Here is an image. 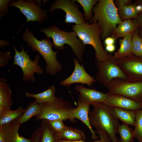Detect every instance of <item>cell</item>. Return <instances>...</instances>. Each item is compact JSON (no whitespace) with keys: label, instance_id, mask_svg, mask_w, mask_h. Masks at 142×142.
I'll list each match as a JSON object with an SVG mask.
<instances>
[{"label":"cell","instance_id":"obj_41","mask_svg":"<svg viewBox=\"0 0 142 142\" xmlns=\"http://www.w3.org/2000/svg\"><path fill=\"white\" fill-rule=\"evenodd\" d=\"M105 49L108 52H112L115 50V47L114 44L106 45L105 47Z\"/></svg>","mask_w":142,"mask_h":142},{"label":"cell","instance_id":"obj_44","mask_svg":"<svg viewBox=\"0 0 142 142\" xmlns=\"http://www.w3.org/2000/svg\"><path fill=\"white\" fill-rule=\"evenodd\" d=\"M135 10L137 13L142 11V5L141 4H136Z\"/></svg>","mask_w":142,"mask_h":142},{"label":"cell","instance_id":"obj_10","mask_svg":"<svg viewBox=\"0 0 142 142\" xmlns=\"http://www.w3.org/2000/svg\"><path fill=\"white\" fill-rule=\"evenodd\" d=\"M106 88L109 93L119 94L142 103V81L114 79Z\"/></svg>","mask_w":142,"mask_h":142},{"label":"cell","instance_id":"obj_17","mask_svg":"<svg viewBox=\"0 0 142 142\" xmlns=\"http://www.w3.org/2000/svg\"><path fill=\"white\" fill-rule=\"evenodd\" d=\"M22 124L17 119L0 126L4 134L5 142H31V138L27 139L19 135L18 130Z\"/></svg>","mask_w":142,"mask_h":142},{"label":"cell","instance_id":"obj_29","mask_svg":"<svg viewBox=\"0 0 142 142\" xmlns=\"http://www.w3.org/2000/svg\"><path fill=\"white\" fill-rule=\"evenodd\" d=\"M75 1L79 3L82 7L84 11V17L85 21H90L93 17L92 13L93 7L98 2V0H75Z\"/></svg>","mask_w":142,"mask_h":142},{"label":"cell","instance_id":"obj_31","mask_svg":"<svg viewBox=\"0 0 142 142\" xmlns=\"http://www.w3.org/2000/svg\"><path fill=\"white\" fill-rule=\"evenodd\" d=\"M135 121V137L139 142H142V109L136 113Z\"/></svg>","mask_w":142,"mask_h":142},{"label":"cell","instance_id":"obj_30","mask_svg":"<svg viewBox=\"0 0 142 142\" xmlns=\"http://www.w3.org/2000/svg\"><path fill=\"white\" fill-rule=\"evenodd\" d=\"M131 41L133 55L142 57V39L139 35L137 29L133 34Z\"/></svg>","mask_w":142,"mask_h":142},{"label":"cell","instance_id":"obj_15","mask_svg":"<svg viewBox=\"0 0 142 142\" xmlns=\"http://www.w3.org/2000/svg\"><path fill=\"white\" fill-rule=\"evenodd\" d=\"M77 107L74 108L73 112V118L78 119L81 121L89 129L92 135L91 138L95 141L97 140L98 137L95 131L92 129L89 121V112L90 105L81 98H79L77 103Z\"/></svg>","mask_w":142,"mask_h":142},{"label":"cell","instance_id":"obj_39","mask_svg":"<svg viewBox=\"0 0 142 142\" xmlns=\"http://www.w3.org/2000/svg\"><path fill=\"white\" fill-rule=\"evenodd\" d=\"M115 40L116 39L112 37H108L105 39L104 43L106 45L114 44Z\"/></svg>","mask_w":142,"mask_h":142},{"label":"cell","instance_id":"obj_3","mask_svg":"<svg viewBox=\"0 0 142 142\" xmlns=\"http://www.w3.org/2000/svg\"><path fill=\"white\" fill-rule=\"evenodd\" d=\"M93 109L89 112L90 123L96 130L106 132L112 142H118L116 135L119 125L118 119L113 115L111 107L104 103H96L92 105Z\"/></svg>","mask_w":142,"mask_h":142},{"label":"cell","instance_id":"obj_26","mask_svg":"<svg viewBox=\"0 0 142 142\" xmlns=\"http://www.w3.org/2000/svg\"><path fill=\"white\" fill-rule=\"evenodd\" d=\"M42 105L38 103L35 100L32 101L29 104L24 113L17 119L18 121L22 124L33 116L39 115L41 112Z\"/></svg>","mask_w":142,"mask_h":142},{"label":"cell","instance_id":"obj_8","mask_svg":"<svg viewBox=\"0 0 142 142\" xmlns=\"http://www.w3.org/2000/svg\"><path fill=\"white\" fill-rule=\"evenodd\" d=\"M47 1L33 0H18L11 1L8 3L9 6H13L18 8L19 12L26 17L27 20L24 25L29 21H37L43 24L48 20L47 10L42 9L40 6Z\"/></svg>","mask_w":142,"mask_h":142},{"label":"cell","instance_id":"obj_13","mask_svg":"<svg viewBox=\"0 0 142 142\" xmlns=\"http://www.w3.org/2000/svg\"><path fill=\"white\" fill-rule=\"evenodd\" d=\"M73 60L74 67L73 73L68 78L60 81V84L69 87L72 84L79 83L91 86L96 81L95 79L87 73L83 65L80 64L77 59L74 58Z\"/></svg>","mask_w":142,"mask_h":142},{"label":"cell","instance_id":"obj_25","mask_svg":"<svg viewBox=\"0 0 142 142\" xmlns=\"http://www.w3.org/2000/svg\"><path fill=\"white\" fill-rule=\"evenodd\" d=\"M60 139L70 141L78 140L85 141L86 136L82 130L68 126L59 135Z\"/></svg>","mask_w":142,"mask_h":142},{"label":"cell","instance_id":"obj_11","mask_svg":"<svg viewBox=\"0 0 142 142\" xmlns=\"http://www.w3.org/2000/svg\"><path fill=\"white\" fill-rule=\"evenodd\" d=\"M115 60L126 76L127 81H142V57L134 55L115 59Z\"/></svg>","mask_w":142,"mask_h":142},{"label":"cell","instance_id":"obj_1","mask_svg":"<svg viewBox=\"0 0 142 142\" xmlns=\"http://www.w3.org/2000/svg\"><path fill=\"white\" fill-rule=\"evenodd\" d=\"M96 4L93 9L94 15L89 23L98 22L102 31L101 38L103 39L111 35L122 19L113 0H99Z\"/></svg>","mask_w":142,"mask_h":142},{"label":"cell","instance_id":"obj_18","mask_svg":"<svg viewBox=\"0 0 142 142\" xmlns=\"http://www.w3.org/2000/svg\"><path fill=\"white\" fill-rule=\"evenodd\" d=\"M138 27L133 20L131 19L122 21L113 30L112 37L116 40L118 38L130 34H133L136 30Z\"/></svg>","mask_w":142,"mask_h":142},{"label":"cell","instance_id":"obj_34","mask_svg":"<svg viewBox=\"0 0 142 142\" xmlns=\"http://www.w3.org/2000/svg\"><path fill=\"white\" fill-rule=\"evenodd\" d=\"M10 0H0V19L2 16H4L8 12V5L9 2H10Z\"/></svg>","mask_w":142,"mask_h":142},{"label":"cell","instance_id":"obj_28","mask_svg":"<svg viewBox=\"0 0 142 142\" xmlns=\"http://www.w3.org/2000/svg\"><path fill=\"white\" fill-rule=\"evenodd\" d=\"M129 125L123 124L119 125L118 133L121 142H134L135 138L134 130Z\"/></svg>","mask_w":142,"mask_h":142},{"label":"cell","instance_id":"obj_12","mask_svg":"<svg viewBox=\"0 0 142 142\" xmlns=\"http://www.w3.org/2000/svg\"><path fill=\"white\" fill-rule=\"evenodd\" d=\"M75 0H56L51 5L49 12H52L57 9L64 11L66 13V23H74L75 25L85 22L84 14L78 9Z\"/></svg>","mask_w":142,"mask_h":142},{"label":"cell","instance_id":"obj_22","mask_svg":"<svg viewBox=\"0 0 142 142\" xmlns=\"http://www.w3.org/2000/svg\"><path fill=\"white\" fill-rule=\"evenodd\" d=\"M55 87L51 85L45 90L40 93L34 94L26 92L25 95L29 98H33L35 99L36 102L39 104H42L44 103L53 101L57 97L55 95Z\"/></svg>","mask_w":142,"mask_h":142},{"label":"cell","instance_id":"obj_24","mask_svg":"<svg viewBox=\"0 0 142 142\" xmlns=\"http://www.w3.org/2000/svg\"><path fill=\"white\" fill-rule=\"evenodd\" d=\"M26 109L21 106L15 110L5 109L0 107V126L15 120L21 116L24 112Z\"/></svg>","mask_w":142,"mask_h":142},{"label":"cell","instance_id":"obj_42","mask_svg":"<svg viewBox=\"0 0 142 142\" xmlns=\"http://www.w3.org/2000/svg\"><path fill=\"white\" fill-rule=\"evenodd\" d=\"M58 142H102V141L100 139L98 140H95L93 141L90 142L85 141L83 140H78L73 141H70L60 139L59 140Z\"/></svg>","mask_w":142,"mask_h":142},{"label":"cell","instance_id":"obj_27","mask_svg":"<svg viewBox=\"0 0 142 142\" xmlns=\"http://www.w3.org/2000/svg\"><path fill=\"white\" fill-rule=\"evenodd\" d=\"M136 5L134 3L130 5H123L118 6V12L121 19L125 20L135 18L138 13L135 10Z\"/></svg>","mask_w":142,"mask_h":142},{"label":"cell","instance_id":"obj_16","mask_svg":"<svg viewBox=\"0 0 142 142\" xmlns=\"http://www.w3.org/2000/svg\"><path fill=\"white\" fill-rule=\"evenodd\" d=\"M75 89L79 93V98L90 105L96 103H105L108 97V93L97 90L94 88H86L82 84H77Z\"/></svg>","mask_w":142,"mask_h":142},{"label":"cell","instance_id":"obj_33","mask_svg":"<svg viewBox=\"0 0 142 142\" xmlns=\"http://www.w3.org/2000/svg\"><path fill=\"white\" fill-rule=\"evenodd\" d=\"M9 51L0 52V67L6 66L8 64V61L12 58Z\"/></svg>","mask_w":142,"mask_h":142},{"label":"cell","instance_id":"obj_43","mask_svg":"<svg viewBox=\"0 0 142 142\" xmlns=\"http://www.w3.org/2000/svg\"><path fill=\"white\" fill-rule=\"evenodd\" d=\"M0 142H5L4 134L2 129L0 128Z\"/></svg>","mask_w":142,"mask_h":142},{"label":"cell","instance_id":"obj_20","mask_svg":"<svg viewBox=\"0 0 142 142\" xmlns=\"http://www.w3.org/2000/svg\"><path fill=\"white\" fill-rule=\"evenodd\" d=\"M5 77L0 78V107L10 109L12 105V91Z\"/></svg>","mask_w":142,"mask_h":142},{"label":"cell","instance_id":"obj_38","mask_svg":"<svg viewBox=\"0 0 142 142\" xmlns=\"http://www.w3.org/2000/svg\"><path fill=\"white\" fill-rule=\"evenodd\" d=\"M118 6L123 5H130L132 4L131 3V1L130 0H118L116 1Z\"/></svg>","mask_w":142,"mask_h":142},{"label":"cell","instance_id":"obj_19","mask_svg":"<svg viewBox=\"0 0 142 142\" xmlns=\"http://www.w3.org/2000/svg\"><path fill=\"white\" fill-rule=\"evenodd\" d=\"M39 128V142H58L59 134L45 120L41 121Z\"/></svg>","mask_w":142,"mask_h":142},{"label":"cell","instance_id":"obj_4","mask_svg":"<svg viewBox=\"0 0 142 142\" xmlns=\"http://www.w3.org/2000/svg\"><path fill=\"white\" fill-rule=\"evenodd\" d=\"M72 29L85 45L89 44L93 46L95 51L96 61H103L113 57L104 48L100 40L102 31L97 22L89 24L85 22L73 25Z\"/></svg>","mask_w":142,"mask_h":142},{"label":"cell","instance_id":"obj_14","mask_svg":"<svg viewBox=\"0 0 142 142\" xmlns=\"http://www.w3.org/2000/svg\"><path fill=\"white\" fill-rule=\"evenodd\" d=\"M111 107H117L134 111L136 113L141 110L142 103L122 96L108 93L105 103Z\"/></svg>","mask_w":142,"mask_h":142},{"label":"cell","instance_id":"obj_23","mask_svg":"<svg viewBox=\"0 0 142 142\" xmlns=\"http://www.w3.org/2000/svg\"><path fill=\"white\" fill-rule=\"evenodd\" d=\"M133 34H128L119 40L120 47L114 54V59H119L134 55L132 51L131 38Z\"/></svg>","mask_w":142,"mask_h":142},{"label":"cell","instance_id":"obj_9","mask_svg":"<svg viewBox=\"0 0 142 142\" xmlns=\"http://www.w3.org/2000/svg\"><path fill=\"white\" fill-rule=\"evenodd\" d=\"M98 68L95 80L106 88L114 79L127 80L125 75L113 57L95 62Z\"/></svg>","mask_w":142,"mask_h":142},{"label":"cell","instance_id":"obj_37","mask_svg":"<svg viewBox=\"0 0 142 142\" xmlns=\"http://www.w3.org/2000/svg\"><path fill=\"white\" fill-rule=\"evenodd\" d=\"M133 20L139 27L142 28V11L139 13L136 17Z\"/></svg>","mask_w":142,"mask_h":142},{"label":"cell","instance_id":"obj_46","mask_svg":"<svg viewBox=\"0 0 142 142\" xmlns=\"http://www.w3.org/2000/svg\"><path fill=\"white\" fill-rule=\"evenodd\" d=\"M118 142H121L120 140H119Z\"/></svg>","mask_w":142,"mask_h":142},{"label":"cell","instance_id":"obj_5","mask_svg":"<svg viewBox=\"0 0 142 142\" xmlns=\"http://www.w3.org/2000/svg\"><path fill=\"white\" fill-rule=\"evenodd\" d=\"M40 31L46 35L47 38H51L53 39V43L56 49L63 50L65 48V44L69 45L75 56L82 62L85 47L82 41L77 38V34L74 31L66 32L54 25L42 28Z\"/></svg>","mask_w":142,"mask_h":142},{"label":"cell","instance_id":"obj_21","mask_svg":"<svg viewBox=\"0 0 142 142\" xmlns=\"http://www.w3.org/2000/svg\"><path fill=\"white\" fill-rule=\"evenodd\" d=\"M111 110L114 116L121 120L123 124L128 125L135 126V112L115 107H111Z\"/></svg>","mask_w":142,"mask_h":142},{"label":"cell","instance_id":"obj_6","mask_svg":"<svg viewBox=\"0 0 142 142\" xmlns=\"http://www.w3.org/2000/svg\"><path fill=\"white\" fill-rule=\"evenodd\" d=\"M74 109L70 103L62 97H57L52 102L42 104L41 112L35 116V119L37 121L68 120L72 122H76L73 118Z\"/></svg>","mask_w":142,"mask_h":142},{"label":"cell","instance_id":"obj_47","mask_svg":"<svg viewBox=\"0 0 142 142\" xmlns=\"http://www.w3.org/2000/svg\"></svg>","mask_w":142,"mask_h":142},{"label":"cell","instance_id":"obj_7","mask_svg":"<svg viewBox=\"0 0 142 142\" xmlns=\"http://www.w3.org/2000/svg\"><path fill=\"white\" fill-rule=\"evenodd\" d=\"M12 46L15 52L13 64L17 65L21 69L23 75L22 80L24 81L29 80L32 82H34L35 79L34 73L42 75L44 72L43 69L38 64L40 60V56L37 55L34 60H32L27 51L24 50L22 45H21V50L20 52L17 50L14 45Z\"/></svg>","mask_w":142,"mask_h":142},{"label":"cell","instance_id":"obj_2","mask_svg":"<svg viewBox=\"0 0 142 142\" xmlns=\"http://www.w3.org/2000/svg\"><path fill=\"white\" fill-rule=\"evenodd\" d=\"M22 38L27 42V45L32 48L33 52H38L44 58L46 64L45 71L47 74L53 76L62 71V65L56 58L58 50L55 52L53 50V44L48 38L38 40L27 27Z\"/></svg>","mask_w":142,"mask_h":142},{"label":"cell","instance_id":"obj_35","mask_svg":"<svg viewBox=\"0 0 142 142\" xmlns=\"http://www.w3.org/2000/svg\"><path fill=\"white\" fill-rule=\"evenodd\" d=\"M96 133L98 134L102 142H111L108 133L103 130H96Z\"/></svg>","mask_w":142,"mask_h":142},{"label":"cell","instance_id":"obj_32","mask_svg":"<svg viewBox=\"0 0 142 142\" xmlns=\"http://www.w3.org/2000/svg\"><path fill=\"white\" fill-rule=\"evenodd\" d=\"M44 120L47 121L53 129L59 135L60 134L67 126L64 123L63 120Z\"/></svg>","mask_w":142,"mask_h":142},{"label":"cell","instance_id":"obj_36","mask_svg":"<svg viewBox=\"0 0 142 142\" xmlns=\"http://www.w3.org/2000/svg\"><path fill=\"white\" fill-rule=\"evenodd\" d=\"M40 131V128H39L33 132L31 138V142H39Z\"/></svg>","mask_w":142,"mask_h":142},{"label":"cell","instance_id":"obj_45","mask_svg":"<svg viewBox=\"0 0 142 142\" xmlns=\"http://www.w3.org/2000/svg\"><path fill=\"white\" fill-rule=\"evenodd\" d=\"M137 30L139 35L142 39V28L138 27Z\"/></svg>","mask_w":142,"mask_h":142},{"label":"cell","instance_id":"obj_40","mask_svg":"<svg viewBox=\"0 0 142 142\" xmlns=\"http://www.w3.org/2000/svg\"><path fill=\"white\" fill-rule=\"evenodd\" d=\"M9 43L10 42H9L0 39V46L2 48H5L6 47L10 45V44Z\"/></svg>","mask_w":142,"mask_h":142}]
</instances>
